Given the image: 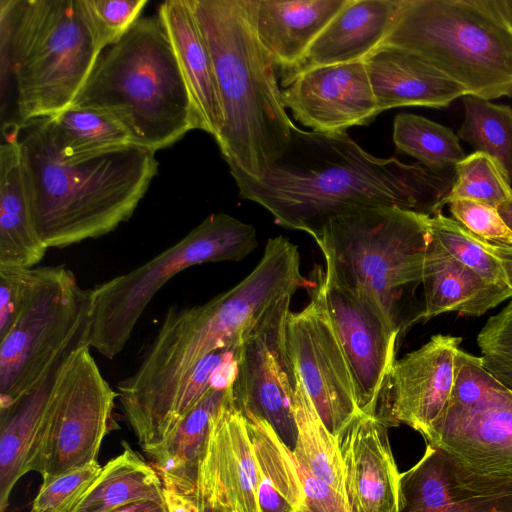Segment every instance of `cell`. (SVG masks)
Listing matches in <instances>:
<instances>
[{
	"mask_svg": "<svg viewBox=\"0 0 512 512\" xmlns=\"http://www.w3.org/2000/svg\"><path fill=\"white\" fill-rule=\"evenodd\" d=\"M312 285L321 297L350 367L357 403L375 415L383 383L396 361L399 334L384 315L361 294L315 271Z\"/></svg>",
	"mask_w": 512,
	"mask_h": 512,
	"instance_id": "14",
	"label": "cell"
},
{
	"mask_svg": "<svg viewBox=\"0 0 512 512\" xmlns=\"http://www.w3.org/2000/svg\"><path fill=\"white\" fill-rule=\"evenodd\" d=\"M421 284L424 290L423 320L446 312L481 316L512 298L510 288L484 280L450 255L431 232L424 255Z\"/></svg>",
	"mask_w": 512,
	"mask_h": 512,
	"instance_id": "24",
	"label": "cell"
},
{
	"mask_svg": "<svg viewBox=\"0 0 512 512\" xmlns=\"http://www.w3.org/2000/svg\"><path fill=\"white\" fill-rule=\"evenodd\" d=\"M232 383L209 389L155 449L149 451L164 489L183 498H198V470L211 422Z\"/></svg>",
	"mask_w": 512,
	"mask_h": 512,
	"instance_id": "27",
	"label": "cell"
},
{
	"mask_svg": "<svg viewBox=\"0 0 512 512\" xmlns=\"http://www.w3.org/2000/svg\"><path fill=\"white\" fill-rule=\"evenodd\" d=\"M172 44L201 121V130L218 137L223 111L215 69L190 0H167L157 14Z\"/></svg>",
	"mask_w": 512,
	"mask_h": 512,
	"instance_id": "25",
	"label": "cell"
},
{
	"mask_svg": "<svg viewBox=\"0 0 512 512\" xmlns=\"http://www.w3.org/2000/svg\"><path fill=\"white\" fill-rule=\"evenodd\" d=\"M291 298L285 295L273 303L238 345L232 394L242 412L264 419L293 450L298 378L286 336Z\"/></svg>",
	"mask_w": 512,
	"mask_h": 512,
	"instance_id": "12",
	"label": "cell"
},
{
	"mask_svg": "<svg viewBox=\"0 0 512 512\" xmlns=\"http://www.w3.org/2000/svg\"><path fill=\"white\" fill-rule=\"evenodd\" d=\"M480 240L483 246L499 260L508 286L512 290V246L491 243L481 238Z\"/></svg>",
	"mask_w": 512,
	"mask_h": 512,
	"instance_id": "42",
	"label": "cell"
},
{
	"mask_svg": "<svg viewBox=\"0 0 512 512\" xmlns=\"http://www.w3.org/2000/svg\"><path fill=\"white\" fill-rule=\"evenodd\" d=\"M398 512H512V474L479 471L427 444L401 473Z\"/></svg>",
	"mask_w": 512,
	"mask_h": 512,
	"instance_id": "15",
	"label": "cell"
},
{
	"mask_svg": "<svg viewBox=\"0 0 512 512\" xmlns=\"http://www.w3.org/2000/svg\"><path fill=\"white\" fill-rule=\"evenodd\" d=\"M461 99L464 119L458 138L492 157L512 183V107L468 94Z\"/></svg>",
	"mask_w": 512,
	"mask_h": 512,
	"instance_id": "32",
	"label": "cell"
},
{
	"mask_svg": "<svg viewBox=\"0 0 512 512\" xmlns=\"http://www.w3.org/2000/svg\"><path fill=\"white\" fill-rule=\"evenodd\" d=\"M380 113L398 107L444 108L464 88L416 54L381 45L364 60Z\"/></svg>",
	"mask_w": 512,
	"mask_h": 512,
	"instance_id": "21",
	"label": "cell"
},
{
	"mask_svg": "<svg viewBox=\"0 0 512 512\" xmlns=\"http://www.w3.org/2000/svg\"><path fill=\"white\" fill-rule=\"evenodd\" d=\"M388 428L375 415L361 413L339 437L350 512H398L401 473Z\"/></svg>",
	"mask_w": 512,
	"mask_h": 512,
	"instance_id": "19",
	"label": "cell"
},
{
	"mask_svg": "<svg viewBox=\"0 0 512 512\" xmlns=\"http://www.w3.org/2000/svg\"><path fill=\"white\" fill-rule=\"evenodd\" d=\"M381 45L416 54L468 95L512 97V0H401Z\"/></svg>",
	"mask_w": 512,
	"mask_h": 512,
	"instance_id": "7",
	"label": "cell"
},
{
	"mask_svg": "<svg viewBox=\"0 0 512 512\" xmlns=\"http://www.w3.org/2000/svg\"><path fill=\"white\" fill-rule=\"evenodd\" d=\"M242 413L257 459L259 512H300L304 496L292 450L264 419Z\"/></svg>",
	"mask_w": 512,
	"mask_h": 512,
	"instance_id": "28",
	"label": "cell"
},
{
	"mask_svg": "<svg viewBox=\"0 0 512 512\" xmlns=\"http://www.w3.org/2000/svg\"><path fill=\"white\" fill-rule=\"evenodd\" d=\"M70 356L58 362L17 400L0 408V512L8 507L18 480L35 471L54 398Z\"/></svg>",
	"mask_w": 512,
	"mask_h": 512,
	"instance_id": "20",
	"label": "cell"
},
{
	"mask_svg": "<svg viewBox=\"0 0 512 512\" xmlns=\"http://www.w3.org/2000/svg\"><path fill=\"white\" fill-rule=\"evenodd\" d=\"M210 51L223 111L215 139L234 180L259 179L286 149L295 124L255 23L256 0H190Z\"/></svg>",
	"mask_w": 512,
	"mask_h": 512,
	"instance_id": "3",
	"label": "cell"
},
{
	"mask_svg": "<svg viewBox=\"0 0 512 512\" xmlns=\"http://www.w3.org/2000/svg\"><path fill=\"white\" fill-rule=\"evenodd\" d=\"M293 414L297 437L292 452L296 462L346 498L339 438L331 434L324 425L299 379L293 401Z\"/></svg>",
	"mask_w": 512,
	"mask_h": 512,
	"instance_id": "31",
	"label": "cell"
},
{
	"mask_svg": "<svg viewBox=\"0 0 512 512\" xmlns=\"http://www.w3.org/2000/svg\"><path fill=\"white\" fill-rule=\"evenodd\" d=\"M423 437L474 469L512 474V391L459 349L450 397Z\"/></svg>",
	"mask_w": 512,
	"mask_h": 512,
	"instance_id": "10",
	"label": "cell"
},
{
	"mask_svg": "<svg viewBox=\"0 0 512 512\" xmlns=\"http://www.w3.org/2000/svg\"><path fill=\"white\" fill-rule=\"evenodd\" d=\"M259 472L232 387L212 419L198 470V499L220 512H259Z\"/></svg>",
	"mask_w": 512,
	"mask_h": 512,
	"instance_id": "18",
	"label": "cell"
},
{
	"mask_svg": "<svg viewBox=\"0 0 512 512\" xmlns=\"http://www.w3.org/2000/svg\"><path fill=\"white\" fill-rule=\"evenodd\" d=\"M46 122L54 145L68 160L77 161L133 144L121 124L95 109L71 105L46 117Z\"/></svg>",
	"mask_w": 512,
	"mask_h": 512,
	"instance_id": "30",
	"label": "cell"
},
{
	"mask_svg": "<svg viewBox=\"0 0 512 512\" xmlns=\"http://www.w3.org/2000/svg\"><path fill=\"white\" fill-rule=\"evenodd\" d=\"M239 195L275 222L314 238L331 220L366 207H397L428 216L439 212L444 181L419 164L379 158L348 134L292 129L281 156L259 179L234 180Z\"/></svg>",
	"mask_w": 512,
	"mask_h": 512,
	"instance_id": "1",
	"label": "cell"
},
{
	"mask_svg": "<svg viewBox=\"0 0 512 512\" xmlns=\"http://www.w3.org/2000/svg\"><path fill=\"white\" fill-rule=\"evenodd\" d=\"M283 101L318 133H345L380 114L364 61L316 66L288 74Z\"/></svg>",
	"mask_w": 512,
	"mask_h": 512,
	"instance_id": "17",
	"label": "cell"
},
{
	"mask_svg": "<svg viewBox=\"0 0 512 512\" xmlns=\"http://www.w3.org/2000/svg\"><path fill=\"white\" fill-rule=\"evenodd\" d=\"M455 181L442 205L468 199L498 208L512 195L511 182L489 155L473 152L456 164Z\"/></svg>",
	"mask_w": 512,
	"mask_h": 512,
	"instance_id": "34",
	"label": "cell"
},
{
	"mask_svg": "<svg viewBox=\"0 0 512 512\" xmlns=\"http://www.w3.org/2000/svg\"><path fill=\"white\" fill-rule=\"evenodd\" d=\"M460 337L437 334L396 360L379 395L375 416L388 427L405 424L425 436L454 384Z\"/></svg>",
	"mask_w": 512,
	"mask_h": 512,
	"instance_id": "16",
	"label": "cell"
},
{
	"mask_svg": "<svg viewBox=\"0 0 512 512\" xmlns=\"http://www.w3.org/2000/svg\"><path fill=\"white\" fill-rule=\"evenodd\" d=\"M92 315V288L81 287L63 265L39 267L27 304L0 337V408L30 390L58 362L90 347Z\"/></svg>",
	"mask_w": 512,
	"mask_h": 512,
	"instance_id": "9",
	"label": "cell"
},
{
	"mask_svg": "<svg viewBox=\"0 0 512 512\" xmlns=\"http://www.w3.org/2000/svg\"><path fill=\"white\" fill-rule=\"evenodd\" d=\"M348 0H256L258 37L282 69L292 72Z\"/></svg>",
	"mask_w": 512,
	"mask_h": 512,
	"instance_id": "26",
	"label": "cell"
},
{
	"mask_svg": "<svg viewBox=\"0 0 512 512\" xmlns=\"http://www.w3.org/2000/svg\"><path fill=\"white\" fill-rule=\"evenodd\" d=\"M296 464L304 496L300 512H350L346 498L340 492Z\"/></svg>",
	"mask_w": 512,
	"mask_h": 512,
	"instance_id": "41",
	"label": "cell"
},
{
	"mask_svg": "<svg viewBox=\"0 0 512 512\" xmlns=\"http://www.w3.org/2000/svg\"><path fill=\"white\" fill-rule=\"evenodd\" d=\"M258 246L255 228L213 213L149 261L92 288L90 347L112 360L126 347L156 293L174 275L210 262L240 261Z\"/></svg>",
	"mask_w": 512,
	"mask_h": 512,
	"instance_id": "8",
	"label": "cell"
},
{
	"mask_svg": "<svg viewBox=\"0 0 512 512\" xmlns=\"http://www.w3.org/2000/svg\"><path fill=\"white\" fill-rule=\"evenodd\" d=\"M449 210L457 222L473 235L496 244L512 246V231L496 208L468 199L449 203Z\"/></svg>",
	"mask_w": 512,
	"mask_h": 512,
	"instance_id": "39",
	"label": "cell"
},
{
	"mask_svg": "<svg viewBox=\"0 0 512 512\" xmlns=\"http://www.w3.org/2000/svg\"><path fill=\"white\" fill-rule=\"evenodd\" d=\"M459 140L450 128L425 117L411 113L395 116L397 150L417 159L433 174L454 168L466 157Z\"/></svg>",
	"mask_w": 512,
	"mask_h": 512,
	"instance_id": "33",
	"label": "cell"
},
{
	"mask_svg": "<svg viewBox=\"0 0 512 512\" xmlns=\"http://www.w3.org/2000/svg\"><path fill=\"white\" fill-rule=\"evenodd\" d=\"M309 291L310 303L288 315V349L302 388L324 425L339 438L362 412L350 367L312 281Z\"/></svg>",
	"mask_w": 512,
	"mask_h": 512,
	"instance_id": "13",
	"label": "cell"
},
{
	"mask_svg": "<svg viewBox=\"0 0 512 512\" xmlns=\"http://www.w3.org/2000/svg\"><path fill=\"white\" fill-rule=\"evenodd\" d=\"M429 226L431 234L450 255L484 280L510 288L499 260L483 246L479 237L440 211L430 216Z\"/></svg>",
	"mask_w": 512,
	"mask_h": 512,
	"instance_id": "35",
	"label": "cell"
},
{
	"mask_svg": "<svg viewBox=\"0 0 512 512\" xmlns=\"http://www.w3.org/2000/svg\"><path fill=\"white\" fill-rule=\"evenodd\" d=\"M73 106L103 112L153 152L171 146L201 121L158 15L140 18L104 48Z\"/></svg>",
	"mask_w": 512,
	"mask_h": 512,
	"instance_id": "4",
	"label": "cell"
},
{
	"mask_svg": "<svg viewBox=\"0 0 512 512\" xmlns=\"http://www.w3.org/2000/svg\"><path fill=\"white\" fill-rule=\"evenodd\" d=\"M117 398L91 348L76 350L64 368L35 468L42 483L97 461L101 443L112 428Z\"/></svg>",
	"mask_w": 512,
	"mask_h": 512,
	"instance_id": "11",
	"label": "cell"
},
{
	"mask_svg": "<svg viewBox=\"0 0 512 512\" xmlns=\"http://www.w3.org/2000/svg\"><path fill=\"white\" fill-rule=\"evenodd\" d=\"M102 468L95 461L42 483L31 512H70L95 482Z\"/></svg>",
	"mask_w": 512,
	"mask_h": 512,
	"instance_id": "38",
	"label": "cell"
},
{
	"mask_svg": "<svg viewBox=\"0 0 512 512\" xmlns=\"http://www.w3.org/2000/svg\"><path fill=\"white\" fill-rule=\"evenodd\" d=\"M0 145V267H35L48 248L32 219L18 141L19 124L3 125Z\"/></svg>",
	"mask_w": 512,
	"mask_h": 512,
	"instance_id": "22",
	"label": "cell"
},
{
	"mask_svg": "<svg viewBox=\"0 0 512 512\" xmlns=\"http://www.w3.org/2000/svg\"><path fill=\"white\" fill-rule=\"evenodd\" d=\"M101 52L122 37L141 17L147 0H78Z\"/></svg>",
	"mask_w": 512,
	"mask_h": 512,
	"instance_id": "36",
	"label": "cell"
},
{
	"mask_svg": "<svg viewBox=\"0 0 512 512\" xmlns=\"http://www.w3.org/2000/svg\"><path fill=\"white\" fill-rule=\"evenodd\" d=\"M110 512H170L166 501L141 500L114 509Z\"/></svg>",
	"mask_w": 512,
	"mask_h": 512,
	"instance_id": "43",
	"label": "cell"
},
{
	"mask_svg": "<svg viewBox=\"0 0 512 512\" xmlns=\"http://www.w3.org/2000/svg\"><path fill=\"white\" fill-rule=\"evenodd\" d=\"M18 141L32 219L48 249L114 231L132 217L158 173L155 152L134 144L77 161L65 159L50 137L46 117L19 124Z\"/></svg>",
	"mask_w": 512,
	"mask_h": 512,
	"instance_id": "2",
	"label": "cell"
},
{
	"mask_svg": "<svg viewBox=\"0 0 512 512\" xmlns=\"http://www.w3.org/2000/svg\"><path fill=\"white\" fill-rule=\"evenodd\" d=\"M483 367L512 391V300L477 335Z\"/></svg>",
	"mask_w": 512,
	"mask_h": 512,
	"instance_id": "37",
	"label": "cell"
},
{
	"mask_svg": "<svg viewBox=\"0 0 512 512\" xmlns=\"http://www.w3.org/2000/svg\"><path fill=\"white\" fill-rule=\"evenodd\" d=\"M429 218L366 207L331 220L313 238L325 258V278L364 296L399 336L419 321L408 306L422 282Z\"/></svg>",
	"mask_w": 512,
	"mask_h": 512,
	"instance_id": "6",
	"label": "cell"
},
{
	"mask_svg": "<svg viewBox=\"0 0 512 512\" xmlns=\"http://www.w3.org/2000/svg\"><path fill=\"white\" fill-rule=\"evenodd\" d=\"M400 4L401 0H348L292 72L364 61L385 40Z\"/></svg>",
	"mask_w": 512,
	"mask_h": 512,
	"instance_id": "23",
	"label": "cell"
},
{
	"mask_svg": "<svg viewBox=\"0 0 512 512\" xmlns=\"http://www.w3.org/2000/svg\"><path fill=\"white\" fill-rule=\"evenodd\" d=\"M39 267H0V337L27 304L38 280Z\"/></svg>",
	"mask_w": 512,
	"mask_h": 512,
	"instance_id": "40",
	"label": "cell"
},
{
	"mask_svg": "<svg viewBox=\"0 0 512 512\" xmlns=\"http://www.w3.org/2000/svg\"><path fill=\"white\" fill-rule=\"evenodd\" d=\"M99 54L78 0H0L1 92L12 75L17 123L70 107Z\"/></svg>",
	"mask_w": 512,
	"mask_h": 512,
	"instance_id": "5",
	"label": "cell"
},
{
	"mask_svg": "<svg viewBox=\"0 0 512 512\" xmlns=\"http://www.w3.org/2000/svg\"><path fill=\"white\" fill-rule=\"evenodd\" d=\"M497 211L512 231V195L497 208Z\"/></svg>",
	"mask_w": 512,
	"mask_h": 512,
	"instance_id": "44",
	"label": "cell"
},
{
	"mask_svg": "<svg viewBox=\"0 0 512 512\" xmlns=\"http://www.w3.org/2000/svg\"><path fill=\"white\" fill-rule=\"evenodd\" d=\"M141 500L165 501L164 485L158 472L126 445L70 512H110Z\"/></svg>",
	"mask_w": 512,
	"mask_h": 512,
	"instance_id": "29",
	"label": "cell"
}]
</instances>
